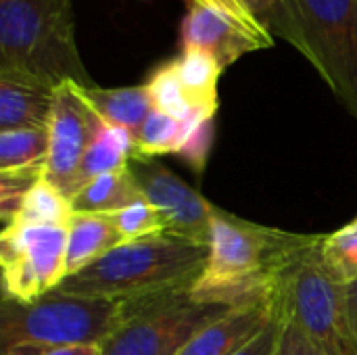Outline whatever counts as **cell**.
Segmentation results:
<instances>
[{"instance_id": "obj_15", "label": "cell", "mask_w": 357, "mask_h": 355, "mask_svg": "<svg viewBox=\"0 0 357 355\" xmlns=\"http://www.w3.org/2000/svg\"><path fill=\"white\" fill-rule=\"evenodd\" d=\"M84 100L90 109L107 123L128 130L132 136L138 134L146 117L151 115L153 100L146 86H128V88H82Z\"/></svg>"}, {"instance_id": "obj_1", "label": "cell", "mask_w": 357, "mask_h": 355, "mask_svg": "<svg viewBox=\"0 0 357 355\" xmlns=\"http://www.w3.org/2000/svg\"><path fill=\"white\" fill-rule=\"evenodd\" d=\"M314 236L259 226L215 207L209 257L190 293L226 308L270 303L280 270Z\"/></svg>"}, {"instance_id": "obj_27", "label": "cell", "mask_w": 357, "mask_h": 355, "mask_svg": "<svg viewBox=\"0 0 357 355\" xmlns=\"http://www.w3.org/2000/svg\"><path fill=\"white\" fill-rule=\"evenodd\" d=\"M190 2H197V4H205V6H209V8H215V10L228 15L230 19L238 21L241 25L249 27L251 31H255V33H259V36L272 38V33H270L253 15L241 4V0H190Z\"/></svg>"}, {"instance_id": "obj_23", "label": "cell", "mask_w": 357, "mask_h": 355, "mask_svg": "<svg viewBox=\"0 0 357 355\" xmlns=\"http://www.w3.org/2000/svg\"><path fill=\"white\" fill-rule=\"evenodd\" d=\"M320 255L337 282L349 285L357 280V220L333 234L322 236Z\"/></svg>"}, {"instance_id": "obj_16", "label": "cell", "mask_w": 357, "mask_h": 355, "mask_svg": "<svg viewBox=\"0 0 357 355\" xmlns=\"http://www.w3.org/2000/svg\"><path fill=\"white\" fill-rule=\"evenodd\" d=\"M132 157H134V136L128 130L111 126L100 119L96 134L82 159L73 195L100 176L126 169Z\"/></svg>"}, {"instance_id": "obj_9", "label": "cell", "mask_w": 357, "mask_h": 355, "mask_svg": "<svg viewBox=\"0 0 357 355\" xmlns=\"http://www.w3.org/2000/svg\"><path fill=\"white\" fill-rule=\"evenodd\" d=\"M128 169L144 201L159 211L165 234L209 245L215 205L153 157H132Z\"/></svg>"}, {"instance_id": "obj_3", "label": "cell", "mask_w": 357, "mask_h": 355, "mask_svg": "<svg viewBox=\"0 0 357 355\" xmlns=\"http://www.w3.org/2000/svg\"><path fill=\"white\" fill-rule=\"evenodd\" d=\"M0 73L96 86L75 44L73 0H0Z\"/></svg>"}, {"instance_id": "obj_6", "label": "cell", "mask_w": 357, "mask_h": 355, "mask_svg": "<svg viewBox=\"0 0 357 355\" xmlns=\"http://www.w3.org/2000/svg\"><path fill=\"white\" fill-rule=\"evenodd\" d=\"M123 305V322L100 345L102 355H180L205 326L234 310L195 299L190 291L161 293Z\"/></svg>"}, {"instance_id": "obj_21", "label": "cell", "mask_w": 357, "mask_h": 355, "mask_svg": "<svg viewBox=\"0 0 357 355\" xmlns=\"http://www.w3.org/2000/svg\"><path fill=\"white\" fill-rule=\"evenodd\" d=\"M48 128L0 132V172H19L46 165Z\"/></svg>"}, {"instance_id": "obj_12", "label": "cell", "mask_w": 357, "mask_h": 355, "mask_svg": "<svg viewBox=\"0 0 357 355\" xmlns=\"http://www.w3.org/2000/svg\"><path fill=\"white\" fill-rule=\"evenodd\" d=\"M272 303L241 305L205 326L180 355H238L272 320Z\"/></svg>"}, {"instance_id": "obj_25", "label": "cell", "mask_w": 357, "mask_h": 355, "mask_svg": "<svg viewBox=\"0 0 357 355\" xmlns=\"http://www.w3.org/2000/svg\"><path fill=\"white\" fill-rule=\"evenodd\" d=\"M44 178L42 167L19 169V172H0V216L4 228H8L21 211V205L27 192Z\"/></svg>"}, {"instance_id": "obj_31", "label": "cell", "mask_w": 357, "mask_h": 355, "mask_svg": "<svg viewBox=\"0 0 357 355\" xmlns=\"http://www.w3.org/2000/svg\"><path fill=\"white\" fill-rule=\"evenodd\" d=\"M241 4L268 29L282 6V0H241Z\"/></svg>"}, {"instance_id": "obj_8", "label": "cell", "mask_w": 357, "mask_h": 355, "mask_svg": "<svg viewBox=\"0 0 357 355\" xmlns=\"http://www.w3.org/2000/svg\"><path fill=\"white\" fill-rule=\"evenodd\" d=\"M67 228L10 226L0 234L4 299L29 303L52 293L67 276Z\"/></svg>"}, {"instance_id": "obj_24", "label": "cell", "mask_w": 357, "mask_h": 355, "mask_svg": "<svg viewBox=\"0 0 357 355\" xmlns=\"http://www.w3.org/2000/svg\"><path fill=\"white\" fill-rule=\"evenodd\" d=\"M111 218H113V224H115L117 232L121 234L123 243L165 234V226H163L159 211L144 199L113 213Z\"/></svg>"}, {"instance_id": "obj_14", "label": "cell", "mask_w": 357, "mask_h": 355, "mask_svg": "<svg viewBox=\"0 0 357 355\" xmlns=\"http://www.w3.org/2000/svg\"><path fill=\"white\" fill-rule=\"evenodd\" d=\"M123 243L111 216L100 213H73L67 226V276L92 266L109 251ZM65 276V278H67Z\"/></svg>"}, {"instance_id": "obj_30", "label": "cell", "mask_w": 357, "mask_h": 355, "mask_svg": "<svg viewBox=\"0 0 357 355\" xmlns=\"http://www.w3.org/2000/svg\"><path fill=\"white\" fill-rule=\"evenodd\" d=\"M282 322H284V326H282V335H280V343H278V355H320L297 326H293L287 320H282Z\"/></svg>"}, {"instance_id": "obj_2", "label": "cell", "mask_w": 357, "mask_h": 355, "mask_svg": "<svg viewBox=\"0 0 357 355\" xmlns=\"http://www.w3.org/2000/svg\"><path fill=\"white\" fill-rule=\"evenodd\" d=\"M207 257L209 245L172 234L126 241L92 266L67 276L54 291L115 301L192 291Z\"/></svg>"}, {"instance_id": "obj_26", "label": "cell", "mask_w": 357, "mask_h": 355, "mask_svg": "<svg viewBox=\"0 0 357 355\" xmlns=\"http://www.w3.org/2000/svg\"><path fill=\"white\" fill-rule=\"evenodd\" d=\"M213 134H215V115L197 113L190 119V128H188L182 149L178 151V157L186 161L197 174H203L207 165L211 144H213Z\"/></svg>"}, {"instance_id": "obj_29", "label": "cell", "mask_w": 357, "mask_h": 355, "mask_svg": "<svg viewBox=\"0 0 357 355\" xmlns=\"http://www.w3.org/2000/svg\"><path fill=\"white\" fill-rule=\"evenodd\" d=\"M2 355H102L100 345H61V347H33L19 345L4 349Z\"/></svg>"}, {"instance_id": "obj_32", "label": "cell", "mask_w": 357, "mask_h": 355, "mask_svg": "<svg viewBox=\"0 0 357 355\" xmlns=\"http://www.w3.org/2000/svg\"><path fill=\"white\" fill-rule=\"evenodd\" d=\"M345 305H347V314H349V320H351L357 339V280L345 285Z\"/></svg>"}, {"instance_id": "obj_18", "label": "cell", "mask_w": 357, "mask_h": 355, "mask_svg": "<svg viewBox=\"0 0 357 355\" xmlns=\"http://www.w3.org/2000/svg\"><path fill=\"white\" fill-rule=\"evenodd\" d=\"M142 192L132 178L130 169H121L115 174L100 176L88 182L82 190L71 197L73 213H100L113 216L138 201H142Z\"/></svg>"}, {"instance_id": "obj_11", "label": "cell", "mask_w": 357, "mask_h": 355, "mask_svg": "<svg viewBox=\"0 0 357 355\" xmlns=\"http://www.w3.org/2000/svg\"><path fill=\"white\" fill-rule=\"evenodd\" d=\"M180 44L182 50L197 48L209 52L226 69L253 50L274 46V38L259 36L215 8L190 2L180 27Z\"/></svg>"}, {"instance_id": "obj_28", "label": "cell", "mask_w": 357, "mask_h": 355, "mask_svg": "<svg viewBox=\"0 0 357 355\" xmlns=\"http://www.w3.org/2000/svg\"><path fill=\"white\" fill-rule=\"evenodd\" d=\"M282 326H284L282 318L274 316V320L238 355H278V343H280Z\"/></svg>"}, {"instance_id": "obj_10", "label": "cell", "mask_w": 357, "mask_h": 355, "mask_svg": "<svg viewBox=\"0 0 357 355\" xmlns=\"http://www.w3.org/2000/svg\"><path fill=\"white\" fill-rule=\"evenodd\" d=\"M100 117L84 100L77 84L67 82L54 90L52 113L48 121V157L44 178L69 199L82 159L96 134Z\"/></svg>"}, {"instance_id": "obj_5", "label": "cell", "mask_w": 357, "mask_h": 355, "mask_svg": "<svg viewBox=\"0 0 357 355\" xmlns=\"http://www.w3.org/2000/svg\"><path fill=\"white\" fill-rule=\"evenodd\" d=\"M126 305L115 299L52 291L36 301L2 299L0 349L19 345H102L123 322Z\"/></svg>"}, {"instance_id": "obj_4", "label": "cell", "mask_w": 357, "mask_h": 355, "mask_svg": "<svg viewBox=\"0 0 357 355\" xmlns=\"http://www.w3.org/2000/svg\"><path fill=\"white\" fill-rule=\"evenodd\" d=\"M322 236H314L278 274L272 310L297 326L320 355H357V339L345 305V285L337 282L320 255Z\"/></svg>"}, {"instance_id": "obj_20", "label": "cell", "mask_w": 357, "mask_h": 355, "mask_svg": "<svg viewBox=\"0 0 357 355\" xmlns=\"http://www.w3.org/2000/svg\"><path fill=\"white\" fill-rule=\"evenodd\" d=\"M190 119L182 121L153 109L146 121L142 123V128L138 130V134L134 136V157L178 155V151L186 140Z\"/></svg>"}, {"instance_id": "obj_17", "label": "cell", "mask_w": 357, "mask_h": 355, "mask_svg": "<svg viewBox=\"0 0 357 355\" xmlns=\"http://www.w3.org/2000/svg\"><path fill=\"white\" fill-rule=\"evenodd\" d=\"M180 84L197 113L215 115L220 107L218 82L222 75V65L205 50L184 48L178 59H172Z\"/></svg>"}, {"instance_id": "obj_13", "label": "cell", "mask_w": 357, "mask_h": 355, "mask_svg": "<svg viewBox=\"0 0 357 355\" xmlns=\"http://www.w3.org/2000/svg\"><path fill=\"white\" fill-rule=\"evenodd\" d=\"M54 90L29 77L0 73V132L48 128Z\"/></svg>"}, {"instance_id": "obj_22", "label": "cell", "mask_w": 357, "mask_h": 355, "mask_svg": "<svg viewBox=\"0 0 357 355\" xmlns=\"http://www.w3.org/2000/svg\"><path fill=\"white\" fill-rule=\"evenodd\" d=\"M144 86H146V90L151 94V100H153V107L157 111L167 113V115H172L176 119H182V121L197 115V111L192 109L184 88L180 84L174 61H167V63L159 65L149 75Z\"/></svg>"}, {"instance_id": "obj_19", "label": "cell", "mask_w": 357, "mask_h": 355, "mask_svg": "<svg viewBox=\"0 0 357 355\" xmlns=\"http://www.w3.org/2000/svg\"><path fill=\"white\" fill-rule=\"evenodd\" d=\"M71 218H73L71 199L67 195H63L46 178H42L27 192V197L21 205V211L10 226H59V228H67Z\"/></svg>"}, {"instance_id": "obj_7", "label": "cell", "mask_w": 357, "mask_h": 355, "mask_svg": "<svg viewBox=\"0 0 357 355\" xmlns=\"http://www.w3.org/2000/svg\"><path fill=\"white\" fill-rule=\"evenodd\" d=\"M297 50L357 119V0H282Z\"/></svg>"}]
</instances>
